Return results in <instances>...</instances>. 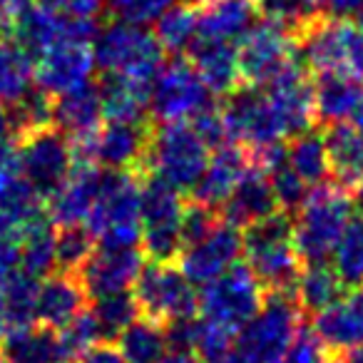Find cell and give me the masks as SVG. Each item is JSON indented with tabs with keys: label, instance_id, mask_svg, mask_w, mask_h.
<instances>
[{
	"label": "cell",
	"instance_id": "cell-8",
	"mask_svg": "<svg viewBox=\"0 0 363 363\" xmlns=\"http://www.w3.org/2000/svg\"><path fill=\"white\" fill-rule=\"evenodd\" d=\"M264 294L267 291L247 264H232L217 279L202 284V291H197V313H202L207 323L237 336L239 328L259 311Z\"/></svg>",
	"mask_w": 363,
	"mask_h": 363
},
{
	"label": "cell",
	"instance_id": "cell-45",
	"mask_svg": "<svg viewBox=\"0 0 363 363\" xmlns=\"http://www.w3.org/2000/svg\"><path fill=\"white\" fill-rule=\"evenodd\" d=\"M57 341H60V351H62V361L72 363L82 351H87L90 346L102 341L100 336V328H97V321L92 316L90 306L82 308L70 323L57 331Z\"/></svg>",
	"mask_w": 363,
	"mask_h": 363
},
{
	"label": "cell",
	"instance_id": "cell-41",
	"mask_svg": "<svg viewBox=\"0 0 363 363\" xmlns=\"http://www.w3.org/2000/svg\"><path fill=\"white\" fill-rule=\"evenodd\" d=\"M328 259L343 286H363V214L348 219Z\"/></svg>",
	"mask_w": 363,
	"mask_h": 363
},
{
	"label": "cell",
	"instance_id": "cell-13",
	"mask_svg": "<svg viewBox=\"0 0 363 363\" xmlns=\"http://www.w3.org/2000/svg\"><path fill=\"white\" fill-rule=\"evenodd\" d=\"M222 120L227 140L237 142L249 152L286 140L262 87L239 85L234 92H229L227 102L222 105Z\"/></svg>",
	"mask_w": 363,
	"mask_h": 363
},
{
	"label": "cell",
	"instance_id": "cell-51",
	"mask_svg": "<svg viewBox=\"0 0 363 363\" xmlns=\"http://www.w3.org/2000/svg\"><path fill=\"white\" fill-rule=\"evenodd\" d=\"M21 269V242L18 239H0V279Z\"/></svg>",
	"mask_w": 363,
	"mask_h": 363
},
{
	"label": "cell",
	"instance_id": "cell-31",
	"mask_svg": "<svg viewBox=\"0 0 363 363\" xmlns=\"http://www.w3.org/2000/svg\"><path fill=\"white\" fill-rule=\"evenodd\" d=\"M11 35L26 48L35 60L38 55L52 48L55 43L65 40V13L50 11L45 6L30 3L21 16L13 21Z\"/></svg>",
	"mask_w": 363,
	"mask_h": 363
},
{
	"label": "cell",
	"instance_id": "cell-30",
	"mask_svg": "<svg viewBox=\"0 0 363 363\" xmlns=\"http://www.w3.org/2000/svg\"><path fill=\"white\" fill-rule=\"evenodd\" d=\"M0 356L8 363H65L57 331L40 323L11 328L0 341Z\"/></svg>",
	"mask_w": 363,
	"mask_h": 363
},
{
	"label": "cell",
	"instance_id": "cell-12",
	"mask_svg": "<svg viewBox=\"0 0 363 363\" xmlns=\"http://www.w3.org/2000/svg\"><path fill=\"white\" fill-rule=\"evenodd\" d=\"M239 75L242 85L262 87L269 80L284 72L289 65H294L298 57L296 40L289 35L284 28L274 26L269 21L254 23L242 38L237 48Z\"/></svg>",
	"mask_w": 363,
	"mask_h": 363
},
{
	"label": "cell",
	"instance_id": "cell-48",
	"mask_svg": "<svg viewBox=\"0 0 363 363\" xmlns=\"http://www.w3.org/2000/svg\"><path fill=\"white\" fill-rule=\"evenodd\" d=\"M107 3H110V13L115 16V21L145 28L152 26L177 0H107Z\"/></svg>",
	"mask_w": 363,
	"mask_h": 363
},
{
	"label": "cell",
	"instance_id": "cell-6",
	"mask_svg": "<svg viewBox=\"0 0 363 363\" xmlns=\"http://www.w3.org/2000/svg\"><path fill=\"white\" fill-rule=\"evenodd\" d=\"M306 70L363 82V28L351 18L321 16L296 40Z\"/></svg>",
	"mask_w": 363,
	"mask_h": 363
},
{
	"label": "cell",
	"instance_id": "cell-1",
	"mask_svg": "<svg viewBox=\"0 0 363 363\" xmlns=\"http://www.w3.org/2000/svg\"><path fill=\"white\" fill-rule=\"evenodd\" d=\"M353 209V192L338 182L326 179L308 189L303 204L291 217L294 244L303 264L328 262Z\"/></svg>",
	"mask_w": 363,
	"mask_h": 363
},
{
	"label": "cell",
	"instance_id": "cell-59",
	"mask_svg": "<svg viewBox=\"0 0 363 363\" xmlns=\"http://www.w3.org/2000/svg\"><path fill=\"white\" fill-rule=\"evenodd\" d=\"M184 3H189V6H194V8H202V6H207V3H212V0H184Z\"/></svg>",
	"mask_w": 363,
	"mask_h": 363
},
{
	"label": "cell",
	"instance_id": "cell-33",
	"mask_svg": "<svg viewBox=\"0 0 363 363\" xmlns=\"http://www.w3.org/2000/svg\"><path fill=\"white\" fill-rule=\"evenodd\" d=\"M343 291H346V286L336 277L333 267H328L326 262L303 264L301 274L294 284V298H296L298 308L303 313H311V316L321 308L331 306Z\"/></svg>",
	"mask_w": 363,
	"mask_h": 363
},
{
	"label": "cell",
	"instance_id": "cell-43",
	"mask_svg": "<svg viewBox=\"0 0 363 363\" xmlns=\"http://www.w3.org/2000/svg\"><path fill=\"white\" fill-rule=\"evenodd\" d=\"M92 316L100 328L102 341H115L137 316H140V306H137L132 291L112 294V296L95 298V303L90 306Z\"/></svg>",
	"mask_w": 363,
	"mask_h": 363
},
{
	"label": "cell",
	"instance_id": "cell-40",
	"mask_svg": "<svg viewBox=\"0 0 363 363\" xmlns=\"http://www.w3.org/2000/svg\"><path fill=\"white\" fill-rule=\"evenodd\" d=\"M155 23V38L164 52L182 55L197 40V8L189 6V3L177 0L174 6L167 8Z\"/></svg>",
	"mask_w": 363,
	"mask_h": 363
},
{
	"label": "cell",
	"instance_id": "cell-50",
	"mask_svg": "<svg viewBox=\"0 0 363 363\" xmlns=\"http://www.w3.org/2000/svg\"><path fill=\"white\" fill-rule=\"evenodd\" d=\"M72 363H127V361L117 346H112L110 341H100L87 348V351H82Z\"/></svg>",
	"mask_w": 363,
	"mask_h": 363
},
{
	"label": "cell",
	"instance_id": "cell-9",
	"mask_svg": "<svg viewBox=\"0 0 363 363\" xmlns=\"http://www.w3.org/2000/svg\"><path fill=\"white\" fill-rule=\"evenodd\" d=\"M184 199L182 192L157 177L142 174L140 187V224L142 254L150 262H174L182 252L179 222Z\"/></svg>",
	"mask_w": 363,
	"mask_h": 363
},
{
	"label": "cell",
	"instance_id": "cell-18",
	"mask_svg": "<svg viewBox=\"0 0 363 363\" xmlns=\"http://www.w3.org/2000/svg\"><path fill=\"white\" fill-rule=\"evenodd\" d=\"M92 72H95L92 45L60 40L52 48H48L43 55H38L35 85L45 90L48 95L57 97L62 92H70L90 82Z\"/></svg>",
	"mask_w": 363,
	"mask_h": 363
},
{
	"label": "cell",
	"instance_id": "cell-57",
	"mask_svg": "<svg viewBox=\"0 0 363 363\" xmlns=\"http://www.w3.org/2000/svg\"><path fill=\"white\" fill-rule=\"evenodd\" d=\"M212 363H244L242 358H239V353L234 351V346H232V351H227L224 356H219V358H214Z\"/></svg>",
	"mask_w": 363,
	"mask_h": 363
},
{
	"label": "cell",
	"instance_id": "cell-20",
	"mask_svg": "<svg viewBox=\"0 0 363 363\" xmlns=\"http://www.w3.org/2000/svg\"><path fill=\"white\" fill-rule=\"evenodd\" d=\"M150 135H152V122L107 120V125L100 127L95 135L92 160L102 169L140 172Z\"/></svg>",
	"mask_w": 363,
	"mask_h": 363
},
{
	"label": "cell",
	"instance_id": "cell-39",
	"mask_svg": "<svg viewBox=\"0 0 363 363\" xmlns=\"http://www.w3.org/2000/svg\"><path fill=\"white\" fill-rule=\"evenodd\" d=\"M254 6L264 21L284 28L294 40L323 16L321 0H254Z\"/></svg>",
	"mask_w": 363,
	"mask_h": 363
},
{
	"label": "cell",
	"instance_id": "cell-10",
	"mask_svg": "<svg viewBox=\"0 0 363 363\" xmlns=\"http://www.w3.org/2000/svg\"><path fill=\"white\" fill-rule=\"evenodd\" d=\"M132 296L140 306V316L160 321L162 326L177 318L197 316V289L172 262L142 264Z\"/></svg>",
	"mask_w": 363,
	"mask_h": 363
},
{
	"label": "cell",
	"instance_id": "cell-60",
	"mask_svg": "<svg viewBox=\"0 0 363 363\" xmlns=\"http://www.w3.org/2000/svg\"><path fill=\"white\" fill-rule=\"evenodd\" d=\"M356 16H358V26L363 28V3H361V8H358V13H356Z\"/></svg>",
	"mask_w": 363,
	"mask_h": 363
},
{
	"label": "cell",
	"instance_id": "cell-29",
	"mask_svg": "<svg viewBox=\"0 0 363 363\" xmlns=\"http://www.w3.org/2000/svg\"><path fill=\"white\" fill-rule=\"evenodd\" d=\"M323 145H326L331 179L353 192L363 177V137L353 130V125L338 122L326 127Z\"/></svg>",
	"mask_w": 363,
	"mask_h": 363
},
{
	"label": "cell",
	"instance_id": "cell-26",
	"mask_svg": "<svg viewBox=\"0 0 363 363\" xmlns=\"http://www.w3.org/2000/svg\"><path fill=\"white\" fill-rule=\"evenodd\" d=\"M52 125L67 140L95 135L102 127V100L95 82L90 80L75 90L52 97Z\"/></svg>",
	"mask_w": 363,
	"mask_h": 363
},
{
	"label": "cell",
	"instance_id": "cell-55",
	"mask_svg": "<svg viewBox=\"0 0 363 363\" xmlns=\"http://www.w3.org/2000/svg\"><path fill=\"white\" fill-rule=\"evenodd\" d=\"M351 122H353V130L363 137V90H361V97H358L356 107H353V112H351Z\"/></svg>",
	"mask_w": 363,
	"mask_h": 363
},
{
	"label": "cell",
	"instance_id": "cell-3",
	"mask_svg": "<svg viewBox=\"0 0 363 363\" xmlns=\"http://www.w3.org/2000/svg\"><path fill=\"white\" fill-rule=\"evenodd\" d=\"M140 187L142 174L132 169H105L100 192L85 219L97 247L132 249L140 247Z\"/></svg>",
	"mask_w": 363,
	"mask_h": 363
},
{
	"label": "cell",
	"instance_id": "cell-35",
	"mask_svg": "<svg viewBox=\"0 0 363 363\" xmlns=\"http://www.w3.org/2000/svg\"><path fill=\"white\" fill-rule=\"evenodd\" d=\"M35 82L33 55L13 35H0V105H11Z\"/></svg>",
	"mask_w": 363,
	"mask_h": 363
},
{
	"label": "cell",
	"instance_id": "cell-16",
	"mask_svg": "<svg viewBox=\"0 0 363 363\" xmlns=\"http://www.w3.org/2000/svg\"><path fill=\"white\" fill-rule=\"evenodd\" d=\"M145 254L140 247L132 249H102L95 247L85 264L77 269V279H80L82 289H85L87 298L95 301L102 296H112V294L132 291L140 269L145 264Z\"/></svg>",
	"mask_w": 363,
	"mask_h": 363
},
{
	"label": "cell",
	"instance_id": "cell-32",
	"mask_svg": "<svg viewBox=\"0 0 363 363\" xmlns=\"http://www.w3.org/2000/svg\"><path fill=\"white\" fill-rule=\"evenodd\" d=\"M363 82L343 75H318L313 80V107L316 125L331 127L351 120V112L361 97Z\"/></svg>",
	"mask_w": 363,
	"mask_h": 363
},
{
	"label": "cell",
	"instance_id": "cell-34",
	"mask_svg": "<svg viewBox=\"0 0 363 363\" xmlns=\"http://www.w3.org/2000/svg\"><path fill=\"white\" fill-rule=\"evenodd\" d=\"M8 137L16 142L35 135V132L52 127V95L40 87H28L18 100L6 105Z\"/></svg>",
	"mask_w": 363,
	"mask_h": 363
},
{
	"label": "cell",
	"instance_id": "cell-49",
	"mask_svg": "<svg viewBox=\"0 0 363 363\" xmlns=\"http://www.w3.org/2000/svg\"><path fill=\"white\" fill-rule=\"evenodd\" d=\"M328 348L318 341V336L311 331V326H301L279 363H328Z\"/></svg>",
	"mask_w": 363,
	"mask_h": 363
},
{
	"label": "cell",
	"instance_id": "cell-2",
	"mask_svg": "<svg viewBox=\"0 0 363 363\" xmlns=\"http://www.w3.org/2000/svg\"><path fill=\"white\" fill-rule=\"evenodd\" d=\"M242 254L247 267L264 291H291L301 274V257L294 244L291 214L274 212L259 222L249 224L242 234Z\"/></svg>",
	"mask_w": 363,
	"mask_h": 363
},
{
	"label": "cell",
	"instance_id": "cell-7",
	"mask_svg": "<svg viewBox=\"0 0 363 363\" xmlns=\"http://www.w3.org/2000/svg\"><path fill=\"white\" fill-rule=\"evenodd\" d=\"M92 57L95 67H100L102 72L155 82L164 62V50L157 43L155 33H147L142 26L110 21L107 26H100L92 40Z\"/></svg>",
	"mask_w": 363,
	"mask_h": 363
},
{
	"label": "cell",
	"instance_id": "cell-52",
	"mask_svg": "<svg viewBox=\"0 0 363 363\" xmlns=\"http://www.w3.org/2000/svg\"><path fill=\"white\" fill-rule=\"evenodd\" d=\"M363 0H321V11L323 16L333 18H351L358 13Z\"/></svg>",
	"mask_w": 363,
	"mask_h": 363
},
{
	"label": "cell",
	"instance_id": "cell-24",
	"mask_svg": "<svg viewBox=\"0 0 363 363\" xmlns=\"http://www.w3.org/2000/svg\"><path fill=\"white\" fill-rule=\"evenodd\" d=\"M274 212H279V204L274 197L272 182H269L267 172H262L254 164L239 179L227 202L219 207V217L237 229H247L249 224L259 222Z\"/></svg>",
	"mask_w": 363,
	"mask_h": 363
},
{
	"label": "cell",
	"instance_id": "cell-5",
	"mask_svg": "<svg viewBox=\"0 0 363 363\" xmlns=\"http://www.w3.org/2000/svg\"><path fill=\"white\" fill-rule=\"evenodd\" d=\"M301 316L291 291H267L259 311L234 336V351L244 363H279L303 326Z\"/></svg>",
	"mask_w": 363,
	"mask_h": 363
},
{
	"label": "cell",
	"instance_id": "cell-38",
	"mask_svg": "<svg viewBox=\"0 0 363 363\" xmlns=\"http://www.w3.org/2000/svg\"><path fill=\"white\" fill-rule=\"evenodd\" d=\"M120 353L127 363H157L167 351L164 326L160 321H152L147 316H137L125 331L117 336Z\"/></svg>",
	"mask_w": 363,
	"mask_h": 363
},
{
	"label": "cell",
	"instance_id": "cell-14",
	"mask_svg": "<svg viewBox=\"0 0 363 363\" xmlns=\"http://www.w3.org/2000/svg\"><path fill=\"white\" fill-rule=\"evenodd\" d=\"M269 105L279 120L284 137H296L316 125V107H313V77L306 65L296 60L274 80L262 85Z\"/></svg>",
	"mask_w": 363,
	"mask_h": 363
},
{
	"label": "cell",
	"instance_id": "cell-37",
	"mask_svg": "<svg viewBox=\"0 0 363 363\" xmlns=\"http://www.w3.org/2000/svg\"><path fill=\"white\" fill-rule=\"evenodd\" d=\"M286 164L306 182L308 187H316L321 182L331 179L326 145H323L321 132L306 130L301 135L291 137V142L286 145Z\"/></svg>",
	"mask_w": 363,
	"mask_h": 363
},
{
	"label": "cell",
	"instance_id": "cell-17",
	"mask_svg": "<svg viewBox=\"0 0 363 363\" xmlns=\"http://www.w3.org/2000/svg\"><path fill=\"white\" fill-rule=\"evenodd\" d=\"M239 257H242V232L222 219L207 237L182 249L177 259H179L182 274L194 286H202L227 272L232 264H237Z\"/></svg>",
	"mask_w": 363,
	"mask_h": 363
},
{
	"label": "cell",
	"instance_id": "cell-36",
	"mask_svg": "<svg viewBox=\"0 0 363 363\" xmlns=\"http://www.w3.org/2000/svg\"><path fill=\"white\" fill-rule=\"evenodd\" d=\"M55 269V227L48 217H35L21 232V272L43 279Z\"/></svg>",
	"mask_w": 363,
	"mask_h": 363
},
{
	"label": "cell",
	"instance_id": "cell-22",
	"mask_svg": "<svg viewBox=\"0 0 363 363\" xmlns=\"http://www.w3.org/2000/svg\"><path fill=\"white\" fill-rule=\"evenodd\" d=\"M311 331L328 351L361 346L363 343V286L348 289L331 306L313 313Z\"/></svg>",
	"mask_w": 363,
	"mask_h": 363
},
{
	"label": "cell",
	"instance_id": "cell-21",
	"mask_svg": "<svg viewBox=\"0 0 363 363\" xmlns=\"http://www.w3.org/2000/svg\"><path fill=\"white\" fill-rule=\"evenodd\" d=\"M252 167V157L237 142H224V145L214 147V155H209L207 167L199 174L197 184L189 192L192 199L199 204H207L212 209H219L232 189L239 184L247 169Z\"/></svg>",
	"mask_w": 363,
	"mask_h": 363
},
{
	"label": "cell",
	"instance_id": "cell-15",
	"mask_svg": "<svg viewBox=\"0 0 363 363\" xmlns=\"http://www.w3.org/2000/svg\"><path fill=\"white\" fill-rule=\"evenodd\" d=\"M18 155H21V169L26 179L48 199L72 167V152L67 137L55 125L35 132L18 142Z\"/></svg>",
	"mask_w": 363,
	"mask_h": 363
},
{
	"label": "cell",
	"instance_id": "cell-42",
	"mask_svg": "<svg viewBox=\"0 0 363 363\" xmlns=\"http://www.w3.org/2000/svg\"><path fill=\"white\" fill-rule=\"evenodd\" d=\"M38 279L26 272H13L6 279H0L3 298H6V311L11 328L35 323V303H38Z\"/></svg>",
	"mask_w": 363,
	"mask_h": 363
},
{
	"label": "cell",
	"instance_id": "cell-54",
	"mask_svg": "<svg viewBox=\"0 0 363 363\" xmlns=\"http://www.w3.org/2000/svg\"><path fill=\"white\" fill-rule=\"evenodd\" d=\"M157 363H202L194 353H187V351H172V353H164Z\"/></svg>",
	"mask_w": 363,
	"mask_h": 363
},
{
	"label": "cell",
	"instance_id": "cell-47",
	"mask_svg": "<svg viewBox=\"0 0 363 363\" xmlns=\"http://www.w3.org/2000/svg\"><path fill=\"white\" fill-rule=\"evenodd\" d=\"M222 222L219 209H212L207 204L199 202H187L182 209V222H179V237H182V249L189 244L199 242L202 237H207L217 224Z\"/></svg>",
	"mask_w": 363,
	"mask_h": 363
},
{
	"label": "cell",
	"instance_id": "cell-53",
	"mask_svg": "<svg viewBox=\"0 0 363 363\" xmlns=\"http://www.w3.org/2000/svg\"><path fill=\"white\" fill-rule=\"evenodd\" d=\"M328 363H363V343L361 346L341 348L328 353Z\"/></svg>",
	"mask_w": 363,
	"mask_h": 363
},
{
	"label": "cell",
	"instance_id": "cell-28",
	"mask_svg": "<svg viewBox=\"0 0 363 363\" xmlns=\"http://www.w3.org/2000/svg\"><path fill=\"white\" fill-rule=\"evenodd\" d=\"M254 0H212L197 8V38L237 43L257 23Z\"/></svg>",
	"mask_w": 363,
	"mask_h": 363
},
{
	"label": "cell",
	"instance_id": "cell-4",
	"mask_svg": "<svg viewBox=\"0 0 363 363\" xmlns=\"http://www.w3.org/2000/svg\"><path fill=\"white\" fill-rule=\"evenodd\" d=\"M207 160L209 147L192 122H162L157 127L152 125L140 174L157 177L179 192H189L207 167Z\"/></svg>",
	"mask_w": 363,
	"mask_h": 363
},
{
	"label": "cell",
	"instance_id": "cell-23",
	"mask_svg": "<svg viewBox=\"0 0 363 363\" xmlns=\"http://www.w3.org/2000/svg\"><path fill=\"white\" fill-rule=\"evenodd\" d=\"M87 306H90V298H87L77 274H48L45 281L38 286L35 323L52 328V331H60L65 323H70Z\"/></svg>",
	"mask_w": 363,
	"mask_h": 363
},
{
	"label": "cell",
	"instance_id": "cell-58",
	"mask_svg": "<svg viewBox=\"0 0 363 363\" xmlns=\"http://www.w3.org/2000/svg\"><path fill=\"white\" fill-rule=\"evenodd\" d=\"M8 137V117H6V105H0V140Z\"/></svg>",
	"mask_w": 363,
	"mask_h": 363
},
{
	"label": "cell",
	"instance_id": "cell-19",
	"mask_svg": "<svg viewBox=\"0 0 363 363\" xmlns=\"http://www.w3.org/2000/svg\"><path fill=\"white\" fill-rule=\"evenodd\" d=\"M102 169L90 162H72L62 184L45 199V214L52 227L85 224L100 192Z\"/></svg>",
	"mask_w": 363,
	"mask_h": 363
},
{
	"label": "cell",
	"instance_id": "cell-11",
	"mask_svg": "<svg viewBox=\"0 0 363 363\" xmlns=\"http://www.w3.org/2000/svg\"><path fill=\"white\" fill-rule=\"evenodd\" d=\"M212 92L202 82L189 57L174 55L162 62L150 90V115L162 122H189L199 110L209 105Z\"/></svg>",
	"mask_w": 363,
	"mask_h": 363
},
{
	"label": "cell",
	"instance_id": "cell-44",
	"mask_svg": "<svg viewBox=\"0 0 363 363\" xmlns=\"http://www.w3.org/2000/svg\"><path fill=\"white\" fill-rule=\"evenodd\" d=\"M55 267L60 272L77 274V269L90 259L97 242L85 224H70V227H55Z\"/></svg>",
	"mask_w": 363,
	"mask_h": 363
},
{
	"label": "cell",
	"instance_id": "cell-27",
	"mask_svg": "<svg viewBox=\"0 0 363 363\" xmlns=\"http://www.w3.org/2000/svg\"><path fill=\"white\" fill-rule=\"evenodd\" d=\"M102 100V117L115 122H150V90L152 82L105 72L97 82Z\"/></svg>",
	"mask_w": 363,
	"mask_h": 363
},
{
	"label": "cell",
	"instance_id": "cell-56",
	"mask_svg": "<svg viewBox=\"0 0 363 363\" xmlns=\"http://www.w3.org/2000/svg\"><path fill=\"white\" fill-rule=\"evenodd\" d=\"M11 331V323H8V311H6V298H3V289H0V341L3 336Z\"/></svg>",
	"mask_w": 363,
	"mask_h": 363
},
{
	"label": "cell",
	"instance_id": "cell-46",
	"mask_svg": "<svg viewBox=\"0 0 363 363\" xmlns=\"http://www.w3.org/2000/svg\"><path fill=\"white\" fill-rule=\"evenodd\" d=\"M267 177H269V182H272V189H274V197H277L279 209L294 217L296 209L303 204V199H306V194L311 187H308L306 182H303L286 162H281V164L274 167L272 172H267Z\"/></svg>",
	"mask_w": 363,
	"mask_h": 363
},
{
	"label": "cell",
	"instance_id": "cell-25",
	"mask_svg": "<svg viewBox=\"0 0 363 363\" xmlns=\"http://www.w3.org/2000/svg\"><path fill=\"white\" fill-rule=\"evenodd\" d=\"M189 62L194 70L199 72L202 82L214 97H227L242 85V75H239V60H237V48L234 43L224 40H207V38H197L192 48L187 50Z\"/></svg>",
	"mask_w": 363,
	"mask_h": 363
},
{
	"label": "cell",
	"instance_id": "cell-61",
	"mask_svg": "<svg viewBox=\"0 0 363 363\" xmlns=\"http://www.w3.org/2000/svg\"><path fill=\"white\" fill-rule=\"evenodd\" d=\"M0 363H8V361H6V358H3V356H0Z\"/></svg>",
	"mask_w": 363,
	"mask_h": 363
}]
</instances>
